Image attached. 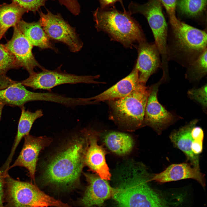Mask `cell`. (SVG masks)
Listing matches in <instances>:
<instances>
[{
    "label": "cell",
    "instance_id": "6da1fadb",
    "mask_svg": "<svg viewBox=\"0 0 207 207\" xmlns=\"http://www.w3.org/2000/svg\"><path fill=\"white\" fill-rule=\"evenodd\" d=\"M119 170L120 184L112 195L118 207H170L150 186L152 175L143 164L131 162Z\"/></svg>",
    "mask_w": 207,
    "mask_h": 207
},
{
    "label": "cell",
    "instance_id": "7a4b0ae2",
    "mask_svg": "<svg viewBox=\"0 0 207 207\" xmlns=\"http://www.w3.org/2000/svg\"><path fill=\"white\" fill-rule=\"evenodd\" d=\"M51 159L43 175L47 183L66 187L78 182L84 166L87 146L85 136L81 130Z\"/></svg>",
    "mask_w": 207,
    "mask_h": 207
},
{
    "label": "cell",
    "instance_id": "3957f363",
    "mask_svg": "<svg viewBox=\"0 0 207 207\" xmlns=\"http://www.w3.org/2000/svg\"><path fill=\"white\" fill-rule=\"evenodd\" d=\"M169 24L166 47L168 60L186 68L207 49L206 28L199 29L178 19Z\"/></svg>",
    "mask_w": 207,
    "mask_h": 207
},
{
    "label": "cell",
    "instance_id": "277c9868",
    "mask_svg": "<svg viewBox=\"0 0 207 207\" xmlns=\"http://www.w3.org/2000/svg\"><path fill=\"white\" fill-rule=\"evenodd\" d=\"M131 15L125 9L122 12L114 7L98 8L93 14L97 30L106 33L126 47L146 40L140 26Z\"/></svg>",
    "mask_w": 207,
    "mask_h": 207
},
{
    "label": "cell",
    "instance_id": "5b68a950",
    "mask_svg": "<svg viewBox=\"0 0 207 207\" xmlns=\"http://www.w3.org/2000/svg\"><path fill=\"white\" fill-rule=\"evenodd\" d=\"M150 91V87L139 83L126 96L109 101L111 119L128 130L142 126Z\"/></svg>",
    "mask_w": 207,
    "mask_h": 207
},
{
    "label": "cell",
    "instance_id": "8992f818",
    "mask_svg": "<svg viewBox=\"0 0 207 207\" xmlns=\"http://www.w3.org/2000/svg\"><path fill=\"white\" fill-rule=\"evenodd\" d=\"M6 200L9 207H71L46 194L32 183L5 177Z\"/></svg>",
    "mask_w": 207,
    "mask_h": 207
},
{
    "label": "cell",
    "instance_id": "52a82bcc",
    "mask_svg": "<svg viewBox=\"0 0 207 207\" xmlns=\"http://www.w3.org/2000/svg\"><path fill=\"white\" fill-rule=\"evenodd\" d=\"M46 13L39 11V22L50 39L66 45L70 50L77 52L82 48L83 43L74 28L65 21L59 13L54 14L46 9Z\"/></svg>",
    "mask_w": 207,
    "mask_h": 207
},
{
    "label": "cell",
    "instance_id": "ba28073f",
    "mask_svg": "<svg viewBox=\"0 0 207 207\" xmlns=\"http://www.w3.org/2000/svg\"><path fill=\"white\" fill-rule=\"evenodd\" d=\"M129 12L131 14L140 13L146 18L161 58L163 60L166 59L168 26L160 0H150L143 5L131 3L129 5Z\"/></svg>",
    "mask_w": 207,
    "mask_h": 207
},
{
    "label": "cell",
    "instance_id": "9c48e42d",
    "mask_svg": "<svg viewBox=\"0 0 207 207\" xmlns=\"http://www.w3.org/2000/svg\"><path fill=\"white\" fill-rule=\"evenodd\" d=\"M60 68V66L54 70L45 69L41 72H34L20 82L23 85L34 90L43 89L50 92L55 87L64 84L104 83L95 80L99 77V75H78L62 71Z\"/></svg>",
    "mask_w": 207,
    "mask_h": 207
},
{
    "label": "cell",
    "instance_id": "30bf717a",
    "mask_svg": "<svg viewBox=\"0 0 207 207\" xmlns=\"http://www.w3.org/2000/svg\"><path fill=\"white\" fill-rule=\"evenodd\" d=\"M162 78L150 88L145 112L144 124L151 127L160 133L170 125L174 119V116L159 103L158 98V88L164 82Z\"/></svg>",
    "mask_w": 207,
    "mask_h": 207
},
{
    "label": "cell",
    "instance_id": "8fae6325",
    "mask_svg": "<svg viewBox=\"0 0 207 207\" xmlns=\"http://www.w3.org/2000/svg\"><path fill=\"white\" fill-rule=\"evenodd\" d=\"M24 137L22 149L18 157L8 170L17 166L24 167L29 172L31 181L35 184V175L39 153L49 145L52 140L46 136L37 137L29 134Z\"/></svg>",
    "mask_w": 207,
    "mask_h": 207
},
{
    "label": "cell",
    "instance_id": "7c38bea8",
    "mask_svg": "<svg viewBox=\"0 0 207 207\" xmlns=\"http://www.w3.org/2000/svg\"><path fill=\"white\" fill-rule=\"evenodd\" d=\"M82 130L87 140L84 158L85 165L102 179L110 180L111 174L106 162L105 152L98 143L97 133L87 129Z\"/></svg>",
    "mask_w": 207,
    "mask_h": 207
},
{
    "label": "cell",
    "instance_id": "4fadbf2b",
    "mask_svg": "<svg viewBox=\"0 0 207 207\" xmlns=\"http://www.w3.org/2000/svg\"><path fill=\"white\" fill-rule=\"evenodd\" d=\"M137 47L138 57L135 66L139 74V82L145 85L150 76L161 68L159 51L154 42L146 40L139 42Z\"/></svg>",
    "mask_w": 207,
    "mask_h": 207
},
{
    "label": "cell",
    "instance_id": "5bb4252c",
    "mask_svg": "<svg viewBox=\"0 0 207 207\" xmlns=\"http://www.w3.org/2000/svg\"><path fill=\"white\" fill-rule=\"evenodd\" d=\"M14 27L12 37L5 45L14 56L17 65L24 67L30 74L34 72V69L36 67L42 70L45 69L35 59L32 51L33 46L17 25Z\"/></svg>",
    "mask_w": 207,
    "mask_h": 207
},
{
    "label": "cell",
    "instance_id": "9a60e30c",
    "mask_svg": "<svg viewBox=\"0 0 207 207\" xmlns=\"http://www.w3.org/2000/svg\"><path fill=\"white\" fill-rule=\"evenodd\" d=\"M88 183L83 197L79 203L83 207H91L94 205L101 206L104 201L112 196L114 189L107 181L97 174L83 173Z\"/></svg>",
    "mask_w": 207,
    "mask_h": 207
},
{
    "label": "cell",
    "instance_id": "2e32d148",
    "mask_svg": "<svg viewBox=\"0 0 207 207\" xmlns=\"http://www.w3.org/2000/svg\"><path fill=\"white\" fill-rule=\"evenodd\" d=\"M49 93L34 92L27 90L21 83H16L0 90V102L5 105L19 107L21 109L26 103L31 101H49Z\"/></svg>",
    "mask_w": 207,
    "mask_h": 207
},
{
    "label": "cell",
    "instance_id": "e0dca14e",
    "mask_svg": "<svg viewBox=\"0 0 207 207\" xmlns=\"http://www.w3.org/2000/svg\"><path fill=\"white\" fill-rule=\"evenodd\" d=\"M188 179L195 180L203 187L205 186V175L200 168L187 163L172 164L162 172L152 175L151 180L163 183Z\"/></svg>",
    "mask_w": 207,
    "mask_h": 207
},
{
    "label": "cell",
    "instance_id": "ac0fdd59",
    "mask_svg": "<svg viewBox=\"0 0 207 207\" xmlns=\"http://www.w3.org/2000/svg\"><path fill=\"white\" fill-rule=\"evenodd\" d=\"M139 84L138 72L134 67L129 75L116 84L99 94L88 98V99L93 104L120 98L129 94Z\"/></svg>",
    "mask_w": 207,
    "mask_h": 207
},
{
    "label": "cell",
    "instance_id": "d6986e66",
    "mask_svg": "<svg viewBox=\"0 0 207 207\" xmlns=\"http://www.w3.org/2000/svg\"><path fill=\"white\" fill-rule=\"evenodd\" d=\"M198 121L196 119L193 120L179 130L173 131L170 135V138L175 146L184 153L191 165L200 168L198 156L194 155L191 149L193 140L191 131Z\"/></svg>",
    "mask_w": 207,
    "mask_h": 207
},
{
    "label": "cell",
    "instance_id": "ffe728a7",
    "mask_svg": "<svg viewBox=\"0 0 207 207\" xmlns=\"http://www.w3.org/2000/svg\"><path fill=\"white\" fill-rule=\"evenodd\" d=\"M17 26L33 46L42 49H50L56 52L58 51L39 21L28 23L20 20Z\"/></svg>",
    "mask_w": 207,
    "mask_h": 207
},
{
    "label": "cell",
    "instance_id": "44dd1931",
    "mask_svg": "<svg viewBox=\"0 0 207 207\" xmlns=\"http://www.w3.org/2000/svg\"><path fill=\"white\" fill-rule=\"evenodd\" d=\"M21 110V114L18 124L17 134L10 155L4 164L7 168L9 167L16 150L22 139L29 134L34 122L43 115V111L41 110L34 112L26 110L24 107Z\"/></svg>",
    "mask_w": 207,
    "mask_h": 207
},
{
    "label": "cell",
    "instance_id": "7402d4cb",
    "mask_svg": "<svg viewBox=\"0 0 207 207\" xmlns=\"http://www.w3.org/2000/svg\"><path fill=\"white\" fill-rule=\"evenodd\" d=\"M26 12L25 9L13 2L0 5V40L9 28L17 25Z\"/></svg>",
    "mask_w": 207,
    "mask_h": 207
},
{
    "label": "cell",
    "instance_id": "603a6c76",
    "mask_svg": "<svg viewBox=\"0 0 207 207\" xmlns=\"http://www.w3.org/2000/svg\"><path fill=\"white\" fill-rule=\"evenodd\" d=\"M104 142L111 151L119 155L129 153L134 145L133 139L124 133L111 131L106 134L104 137Z\"/></svg>",
    "mask_w": 207,
    "mask_h": 207
},
{
    "label": "cell",
    "instance_id": "cb8c5ba5",
    "mask_svg": "<svg viewBox=\"0 0 207 207\" xmlns=\"http://www.w3.org/2000/svg\"><path fill=\"white\" fill-rule=\"evenodd\" d=\"M207 49L198 57L186 68V78L198 81L207 74Z\"/></svg>",
    "mask_w": 207,
    "mask_h": 207
},
{
    "label": "cell",
    "instance_id": "d4e9b609",
    "mask_svg": "<svg viewBox=\"0 0 207 207\" xmlns=\"http://www.w3.org/2000/svg\"><path fill=\"white\" fill-rule=\"evenodd\" d=\"M206 0H178V5L182 13L191 17L198 16L206 7Z\"/></svg>",
    "mask_w": 207,
    "mask_h": 207
},
{
    "label": "cell",
    "instance_id": "484cf974",
    "mask_svg": "<svg viewBox=\"0 0 207 207\" xmlns=\"http://www.w3.org/2000/svg\"><path fill=\"white\" fill-rule=\"evenodd\" d=\"M16 65L14 56L5 45L0 44V75H5L8 69Z\"/></svg>",
    "mask_w": 207,
    "mask_h": 207
},
{
    "label": "cell",
    "instance_id": "4316f807",
    "mask_svg": "<svg viewBox=\"0 0 207 207\" xmlns=\"http://www.w3.org/2000/svg\"><path fill=\"white\" fill-rule=\"evenodd\" d=\"M27 12L29 11L34 13L38 11L41 7L44 6L46 2L49 1L54 0H11Z\"/></svg>",
    "mask_w": 207,
    "mask_h": 207
},
{
    "label": "cell",
    "instance_id": "83f0119b",
    "mask_svg": "<svg viewBox=\"0 0 207 207\" xmlns=\"http://www.w3.org/2000/svg\"><path fill=\"white\" fill-rule=\"evenodd\" d=\"M189 97L200 103L205 109L207 106V85L199 88H193L188 92Z\"/></svg>",
    "mask_w": 207,
    "mask_h": 207
},
{
    "label": "cell",
    "instance_id": "f1b7e54d",
    "mask_svg": "<svg viewBox=\"0 0 207 207\" xmlns=\"http://www.w3.org/2000/svg\"><path fill=\"white\" fill-rule=\"evenodd\" d=\"M164 8L168 15L169 22L176 20L177 18L175 15V10L177 0H160Z\"/></svg>",
    "mask_w": 207,
    "mask_h": 207
},
{
    "label": "cell",
    "instance_id": "f546056e",
    "mask_svg": "<svg viewBox=\"0 0 207 207\" xmlns=\"http://www.w3.org/2000/svg\"><path fill=\"white\" fill-rule=\"evenodd\" d=\"M191 135L193 140L203 141L204 134L202 129L199 126H194L191 131Z\"/></svg>",
    "mask_w": 207,
    "mask_h": 207
},
{
    "label": "cell",
    "instance_id": "4dcf8cb0",
    "mask_svg": "<svg viewBox=\"0 0 207 207\" xmlns=\"http://www.w3.org/2000/svg\"><path fill=\"white\" fill-rule=\"evenodd\" d=\"M17 82L11 79L5 75H0V90L5 89Z\"/></svg>",
    "mask_w": 207,
    "mask_h": 207
},
{
    "label": "cell",
    "instance_id": "1f68e13d",
    "mask_svg": "<svg viewBox=\"0 0 207 207\" xmlns=\"http://www.w3.org/2000/svg\"><path fill=\"white\" fill-rule=\"evenodd\" d=\"M203 141L193 140L191 145V149L193 153L198 156L202 151Z\"/></svg>",
    "mask_w": 207,
    "mask_h": 207
},
{
    "label": "cell",
    "instance_id": "d6a6232c",
    "mask_svg": "<svg viewBox=\"0 0 207 207\" xmlns=\"http://www.w3.org/2000/svg\"><path fill=\"white\" fill-rule=\"evenodd\" d=\"M5 175L3 171L0 170V207H4L3 203Z\"/></svg>",
    "mask_w": 207,
    "mask_h": 207
},
{
    "label": "cell",
    "instance_id": "836d02e7",
    "mask_svg": "<svg viewBox=\"0 0 207 207\" xmlns=\"http://www.w3.org/2000/svg\"><path fill=\"white\" fill-rule=\"evenodd\" d=\"M101 5V8H108L113 6L117 2H120L123 6L122 0H99Z\"/></svg>",
    "mask_w": 207,
    "mask_h": 207
},
{
    "label": "cell",
    "instance_id": "e575fe53",
    "mask_svg": "<svg viewBox=\"0 0 207 207\" xmlns=\"http://www.w3.org/2000/svg\"><path fill=\"white\" fill-rule=\"evenodd\" d=\"M5 105L1 102H0V119L1 116L3 108Z\"/></svg>",
    "mask_w": 207,
    "mask_h": 207
}]
</instances>
